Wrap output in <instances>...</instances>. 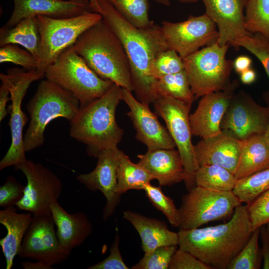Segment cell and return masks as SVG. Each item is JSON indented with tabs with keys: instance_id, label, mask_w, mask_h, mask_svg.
<instances>
[{
	"instance_id": "cell-15",
	"label": "cell",
	"mask_w": 269,
	"mask_h": 269,
	"mask_svg": "<svg viewBox=\"0 0 269 269\" xmlns=\"http://www.w3.org/2000/svg\"><path fill=\"white\" fill-rule=\"evenodd\" d=\"M269 118V107L258 104L249 95L240 91L232 98L222 120V131L243 141L264 134Z\"/></svg>"
},
{
	"instance_id": "cell-13",
	"label": "cell",
	"mask_w": 269,
	"mask_h": 269,
	"mask_svg": "<svg viewBox=\"0 0 269 269\" xmlns=\"http://www.w3.org/2000/svg\"><path fill=\"white\" fill-rule=\"evenodd\" d=\"M163 35L169 49L184 58L204 46L217 42L219 33L216 24L205 13L179 22H161Z\"/></svg>"
},
{
	"instance_id": "cell-5",
	"label": "cell",
	"mask_w": 269,
	"mask_h": 269,
	"mask_svg": "<svg viewBox=\"0 0 269 269\" xmlns=\"http://www.w3.org/2000/svg\"><path fill=\"white\" fill-rule=\"evenodd\" d=\"M80 102L69 91L47 79L42 80L26 105L30 122L23 136L26 152L42 146L47 125L59 117L71 121L80 109Z\"/></svg>"
},
{
	"instance_id": "cell-21",
	"label": "cell",
	"mask_w": 269,
	"mask_h": 269,
	"mask_svg": "<svg viewBox=\"0 0 269 269\" xmlns=\"http://www.w3.org/2000/svg\"><path fill=\"white\" fill-rule=\"evenodd\" d=\"M137 156V163L156 179L160 186H171L184 181L189 190L193 188L194 181L186 172L178 150L159 149Z\"/></svg>"
},
{
	"instance_id": "cell-29",
	"label": "cell",
	"mask_w": 269,
	"mask_h": 269,
	"mask_svg": "<svg viewBox=\"0 0 269 269\" xmlns=\"http://www.w3.org/2000/svg\"><path fill=\"white\" fill-rule=\"evenodd\" d=\"M195 186L219 191H232L238 179L235 174L216 164L199 166L194 174Z\"/></svg>"
},
{
	"instance_id": "cell-17",
	"label": "cell",
	"mask_w": 269,
	"mask_h": 269,
	"mask_svg": "<svg viewBox=\"0 0 269 269\" xmlns=\"http://www.w3.org/2000/svg\"><path fill=\"white\" fill-rule=\"evenodd\" d=\"M122 100L129 108L127 115L136 131L135 138L147 146V151L174 149L176 144L167 129L160 123L148 105L140 102L132 92L123 88Z\"/></svg>"
},
{
	"instance_id": "cell-38",
	"label": "cell",
	"mask_w": 269,
	"mask_h": 269,
	"mask_svg": "<svg viewBox=\"0 0 269 269\" xmlns=\"http://www.w3.org/2000/svg\"><path fill=\"white\" fill-rule=\"evenodd\" d=\"M4 62L20 65L28 71L36 70L39 64L38 60L28 50L13 44L0 47V63Z\"/></svg>"
},
{
	"instance_id": "cell-27",
	"label": "cell",
	"mask_w": 269,
	"mask_h": 269,
	"mask_svg": "<svg viewBox=\"0 0 269 269\" xmlns=\"http://www.w3.org/2000/svg\"><path fill=\"white\" fill-rule=\"evenodd\" d=\"M8 44L22 46L31 52L39 63L40 36L36 16L24 18L12 27L2 26L0 29V46Z\"/></svg>"
},
{
	"instance_id": "cell-41",
	"label": "cell",
	"mask_w": 269,
	"mask_h": 269,
	"mask_svg": "<svg viewBox=\"0 0 269 269\" xmlns=\"http://www.w3.org/2000/svg\"><path fill=\"white\" fill-rule=\"evenodd\" d=\"M25 187L14 176H8L0 187V206L6 208L16 206L24 196Z\"/></svg>"
},
{
	"instance_id": "cell-22",
	"label": "cell",
	"mask_w": 269,
	"mask_h": 269,
	"mask_svg": "<svg viewBox=\"0 0 269 269\" xmlns=\"http://www.w3.org/2000/svg\"><path fill=\"white\" fill-rule=\"evenodd\" d=\"M242 144V141L222 131L216 135L202 138L194 147L199 166L216 164L234 174Z\"/></svg>"
},
{
	"instance_id": "cell-7",
	"label": "cell",
	"mask_w": 269,
	"mask_h": 269,
	"mask_svg": "<svg viewBox=\"0 0 269 269\" xmlns=\"http://www.w3.org/2000/svg\"><path fill=\"white\" fill-rule=\"evenodd\" d=\"M40 36L39 66L36 69L43 79L47 67L66 48L73 45L89 28L103 19L101 14L87 12L67 18L36 16Z\"/></svg>"
},
{
	"instance_id": "cell-42",
	"label": "cell",
	"mask_w": 269,
	"mask_h": 269,
	"mask_svg": "<svg viewBox=\"0 0 269 269\" xmlns=\"http://www.w3.org/2000/svg\"><path fill=\"white\" fill-rule=\"evenodd\" d=\"M169 269H212L189 252L178 248L171 259Z\"/></svg>"
},
{
	"instance_id": "cell-31",
	"label": "cell",
	"mask_w": 269,
	"mask_h": 269,
	"mask_svg": "<svg viewBox=\"0 0 269 269\" xmlns=\"http://www.w3.org/2000/svg\"><path fill=\"white\" fill-rule=\"evenodd\" d=\"M131 24L138 28L154 24L149 19V0H106Z\"/></svg>"
},
{
	"instance_id": "cell-40",
	"label": "cell",
	"mask_w": 269,
	"mask_h": 269,
	"mask_svg": "<svg viewBox=\"0 0 269 269\" xmlns=\"http://www.w3.org/2000/svg\"><path fill=\"white\" fill-rule=\"evenodd\" d=\"M253 230L269 222V189L247 205Z\"/></svg>"
},
{
	"instance_id": "cell-20",
	"label": "cell",
	"mask_w": 269,
	"mask_h": 269,
	"mask_svg": "<svg viewBox=\"0 0 269 269\" xmlns=\"http://www.w3.org/2000/svg\"><path fill=\"white\" fill-rule=\"evenodd\" d=\"M14 8L3 26L10 28L22 19L44 15L54 18H67L93 12L88 0H12Z\"/></svg>"
},
{
	"instance_id": "cell-43",
	"label": "cell",
	"mask_w": 269,
	"mask_h": 269,
	"mask_svg": "<svg viewBox=\"0 0 269 269\" xmlns=\"http://www.w3.org/2000/svg\"><path fill=\"white\" fill-rule=\"evenodd\" d=\"M120 237L118 233L112 243L109 255L103 261L87 268L88 269H128L121 254L119 245Z\"/></svg>"
},
{
	"instance_id": "cell-33",
	"label": "cell",
	"mask_w": 269,
	"mask_h": 269,
	"mask_svg": "<svg viewBox=\"0 0 269 269\" xmlns=\"http://www.w3.org/2000/svg\"><path fill=\"white\" fill-rule=\"evenodd\" d=\"M245 11L247 30L259 33L269 40V0H248Z\"/></svg>"
},
{
	"instance_id": "cell-11",
	"label": "cell",
	"mask_w": 269,
	"mask_h": 269,
	"mask_svg": "<svg viewBox=\"0 0 269 269\" xmlns=\"http://www.w3.org/2000/svg\"><path fill=\"white\" fill-rule=\"evenodd\" d=\"M14 167L21 171L27 180L24 196L16 206L33 215L51 213V205L58 201L62 192L59 177L47 167L30 160Z\"/></svg>"
},
{
	"instance_id": "cell-18",
	"label": "cell",
	"mask_w": 269,
	"mask_h": 269,
	"mask_svg": "<svg viewBox=\"0 0 269 269\" xmlns=\"http://www.w3.org/2000/svg\"><path fill=\"white\" fill-rule=\"evenodd\" d=\"M238 86V81L234 80L225 90L202 97L196 109L189 116L193 135L205 138L222 132V120Z\"/></svg>"
},
{
	"instance_id": "cell-2",
	"label": "cell",
	"mask_w": 269,
	"mask_h": 269,
	"mask_svg": "<svg viewBox=\"0 0 269 269\" xmlns=\"http://www.w3.org/2000/svg\"><path fill=\"white\" fill-rule=\"evenodd\" d=\"M253 231L247 205L241 204L225 223L180 230L178 248L189 252L212 269H227Z\"/></svg>"
},
{
	"instance_id": "cell-32",
	"label": "cell",
	"mask_w": 269,
	"mask_h": 269,
	"mask_svg": "<svg viewBox=\"0 0 269 269\" xmlns=\"http://www.w3.org/2000/svg\"><path fill=\"white\" fill-rule=\"evenodd\" d=\"M158 92L159 97H171L190 104L195 99L185 70L159 78Z\"/></svg>"
},
{
	"instance_id": "cell-3",
	"label": "cell",
	"mask_w": 269,
	"mask_h": 269,
	"mask_svg": "<svg viewBox=\"0 0 269 269\" xmlns=\"http://www.w3.org/2000/svg\"><path fill=\"white\" fill-rule=\"evenodd\" d=\"M122 100V87L114 84L103 96L80 107L70 121L71 137L87 145L90 156L97 157L104 149L118 146L124 131L117 123L116 111Z\"/></svg>"
},
{
	"instance_id": "cell-10",
	"label": "cell",
	"mask_w": 269,
	"mask_h": 269,
	"mask_svg": "<svg viewBox=\"0 0 269 269\" xmlns=\"http://www.w3.org/2000/svg\"><path fill=\"white\" fill-rule=\"evenodd\" d=\"M0 79L7 87L11 98L8 112L11 142L4 156L0 161V169L23 163L27 159L24 147L23 130L28 118L21 109V103L30 85L42 79L36 70L25 72L19 68H11L6 74L0 73Z\"/></svg>"
},
{
	"instance_id": "cell-48",
	"label": "cell",
	"mask_w": 269,
	"mask_h": 269,
	"mask_svg": "<svg viewBox=\"0 0 269 269\" xmlns=\"http://www.w3.org/2000/svg\"><path fill=\"white\" fill-rule=\"evenodd\" d=\"M240 79L244 84H250L256 80V72L253 69L249 68L241 73Z\"/></svg>"
},
{
	"instance_id": "cell-53",
	"label": "cell",
	"mask_w": 269,
	"mask_h": 269,
	"mask_svg": "<svg viewBox=\"0 0 269 269\" xmlns=\"http://www.w3.org/2000/svg\"><path fill=\"white\" fill-rule=\"evenodd\" d=\"M265 225H266V229H267V232H268V236H269V222H268Z\"/></svg>"
},
{
	"instance_id": "cell-36",
	"label": "cell",
	"mask_w": 269,
	"mask_h": 269,
	"mask_svg": "<svg viewBox=\"0 0 269 269\" xmlns=\"http://www.w3.org/2000/svg\"><path fill=\"white\" fill-rule=\"evenodd\" d=\"M229 46L238 50L243 47L254 54L261 62L269 78V40L259 33L240 37L230 42Z\"/></svg>"
},
{
	"instance_id": "cell-8",
	"label": "cell",
	"mask_w": 269,
	"mask_h": 269,
	"mask_svg": "<svg viewBox=\"0 0 269 269\" xmlns=\"http://www.w3.org/2000/svg\"><path fill=\"white\" fill-rule=\"evenodd\" d=\"M229 45L217 42L182 58L184 70L195 99L222 91L230 84L234 62L226 59Z\"/></svg>"
},
{
	"instance_id": "cell-28",
	"label": "cell",
	"mask_w": 269,
	"mask_h": 269,
	"mask_svg": "<svg viewBox=\"0 0 269 269\" xmlns=\"http://www.w3.org/2000/svg\"><path fill=\"white\" fill-rule=\"evenodd\" d=\"M153 180L154 178L151 174L122 152L117 173V192L120 196L129 190H143Z\"/></svg>"
},
{
	"instance_id": "cell-37",
	"label": "cell",
	"mask_w": 269,
	"mask_h": 269,
	"mask_svg": "<svg viewBox=\"0 0 269 269\" xmlns=\"http://www.w3.org/2000/svg\"><path fill=\"white\" fill-rule=\"evenodd\" d=\"M178 246H161L144 253V256L132 269H168Z\"/></svg>"
},
{
	"instance_id": "cell-50",
	"label": "cell",
	"mask_w": 269,
	"mask_h": 269,
	"mask_svg": "<svg viewBox=\"0 0 269 269\" xmlns=\"http://www.w3.org/2000/svg\"><path fill=\"white\" fill-rule=\"evenodd\" d=\"M264 135L268 145L269 146V118L266 131L264 133Z\"/></svg>"
},
{
	"instance_id": "cell-9",
	"label": "cell",
	"mask_w": 269,
	"mask_h": 269,
	"mask_svg": "<svg viewBox=\"0 0 269 269\" xmlns=\"http://www.w3.org/2000/svg\"><path fill=\"white\" fill-rule=\"evenodd\" d=\"M241 202L232 191H219L195 186L182 195L178 209L180 230L201 227L228 217Z\"/></svg>"
},
{
	"instance_id": "cell-4",
	"label": "cell",
	"mask_w": 269,
	"mask_h": 269,
	"mask_svg": "<svg viewBox=\"0 0 269 269\" xmlns=\"http://www.w3.org/2000/svg\"><path fill=\"white\" fill-rule=\"evenodd\" d=\"M73 47L101 78L134 91L128 58L116 34L103 20L85 31Z\"/></svg>"
},
{
	"instance_id": "cell-51",
	"label": "cell",
	"mask_w": 269,
	"mask_h": 269,
	"mask_svg": "<svg viewBox=\"0 0 269 269\" xmlns=\"http://www.w3.org/2000/svg\"><path fill=\"white\" fill-rule=\"evenodd\" d=\"M157 3L163 5L164 6H169L170 5V0H154Z\"/></svg>"
},
{
	"instance_id": "cell-1",
	"label": "cell",
	"mask_w": 269,
	"mask_h": 269,
	"mask_svg": "<svg viewBox=\"0 0 269 269\" xmlns=\"http://www.w3.org/2000/svg\"><path fill=\"white\" fill-rule=\"evenodd\" d=\"M103 19L120 39L127 54L135 98L149 105L158 98V79L153 71L155 58L169 49L160 26L138 28L128 22L106 0H98Z\"/></svg>"
},
{
	"instance_id": "cell-6",
	"label": "cell",
	"mask_w": 269,
	"mask_h": 269,
	"mask_svg": "<svg viewBox=\"0 0 269 269\" xmlns=\"http://www.w3.org/2000/svg\"><path fill=\"white\" fill-rule=\"evenodd\" d=\"M44 77L74 94L80 108L100 98L114 84L99 76L74 50H64L45 70Z\"/></svg>"
},
{
	"instance_id": "cell-19",
	"label": "cell",
	"mask_w": 269,
	"mask_h": 269,
	"mask_svg": "<svg viewBox=\"0 0 269 269\" xmlns=\"http://www.w3.org/2000/svg\"><path fill=\"white\" fill-rule=\"evenodd\" d=\"M205 14L216 24L219 37L217 43L220 46L240 37L252 36L245 27V9L248 0H201Z\"/></svg>"
},
{
	"instance_id": "cell-25",
	"label": "cell",
	"mask_w": 269,
	"mask_h": 269,
	"mask_svg": "<svg viewBox=\"0 0 269 269\" xmlns=\"http://www.w3.org/2000/svg\"><path fill=\"white\" fill-rule=\"evenodd\" d=\"M33 214L17 212L14 206L0 211V223L6 229V236L0 239V245L6 262V269H11L13 261L18 255L21 245L30 224Z\"/></svg>"
},
{
	"instance_id": "cell-30",
	"label": "cell",
	"mask_w": 269,
	"mask_h": 269,
	"mask_svg": "<svg viewBox=\"0 0 269 269\" xmlns=\"http://www.w3.org/2000/svg\"><path fill=\"white\" fill-rule=\"evenodd\" d=\"M269 189V166L237 180L233 190L241 203L252 202Z\"/></svg>"
},
{
	"instance_id": "cell-23",
	"label": "cell",
	"mask_w": 269,
	"mask_h": 269,
	"mask_svg": "<svg viewBox=\"0 0 269 269\" xmlns=\"http://www.w3.org/2000/svg\"><path fill=\"white\" fill-rule=\"evenodd\" d=\"M50 211L57 228L58 241L70 253L74 248L81 246L91 235L92 224L83 212L70 214L58 201L51 205Z\"/></svg>"
},
{
	"instance_id": "cell-16",
	"label": "cell",
	"mask_w": 269,
	"mask_h": 269,
	"mask_svg": "<svg viewBox=\"0 0 269 269\" xmlns=\"http://www.w3.org/2000/svg\"><path fill=\"white\" fill-rule=\"evenodd\" d=\"M122 150L118 146L101 150L94 169L77 176V180L89 190L100 191L106 198L102 216L106 221L115 212L121 201L117 192V173Z\"/></svg>"
},
{
	"instance_id": "cell-44",
	"label": "cell",
	"mask_w": 269,
	"mask_h": 269,
	"mask_svg": "<svg viewBox=\"0 0 269 269\" xmlns=\"http://www.w3.org/2000/svg\"><path fill=\"white\" fill-rule=\"evenodd\" d=\"M260 238L262 243L261 253L263 259V268L269 269V237L266 225L260 228Z\"/></svg>"
},
{
	"instance_id": "cell-49",
	"label": "cell",
	"mask_w": 269,
	"mask_h": 269,
	"mask_svg": "<svg viewBox=\"0 0 269 269\" xmlns=\"http://www.w3.org/2000/svg\"><path fill=\"white\" fill-rule=\"evenodd\" d=\"M92 11L95 12L99 13L101 14L102 9L100 5L98 2V0H88Z\"/></svg>"
},
{
	"instance_id": "cell-39",
	"label": "cell",
	"mask_w": 269,
	"mask_h": 269,
	"mask_svg": "<svg viewBox=\"0 0 269 269\" xmlns=\"http://www.w3.org/2000/svg\"><path fill=\"white\" fill-rule=\"evenodd\" d=\"M184 70L182 58L174 50L168 49L157 55L153 64V71L158 80L161 77Z\"/></svg>"
},
{
	"instance_id": "cell-52",
	"label": "cell",
	"mask_w": 269,
	"mask_h": 269,
	"mask_svg": "<svg viewBox=\"0 0 269 269\" xmlns=\"http://www.w3.org/2000/svg\"><path fill=\"white\" fill-rule=\"evenodd\" d=\"M177 0L181 3H188L196 2L200 0Z\"/></svg>"
},
{
	"instance_id": "cell-14",
	"label": "cell",
	"mask_w": 269,
	"mask_h": 269,
	"mask_svg": "<svg viewBox=\"0 0 269 269\" xmlns=\"http://www.w3.org/2000/svg\"><path fill=\"white\" fill-rule=\"evenodd\" d=\"M51 213L33 215L18 256L50 266L62 263L70 253L60 244Z\"/></svg>"
},
{
	"instance_id": "cell-47",
	"label": "cell",
	"mask_w": 269,
	"mask_h": 269,
	"mask_svg": "<svg viewBox=\"0 0 269 269\" xmlns=\"http://www.w3.org/2000/svg\"><path fill=\"white\" fill-rule=\"evenodd\" d=\"M22 267L24 269H53L50 266L43 262L35 261L31 262L29 261L23 262L21 263Z\"/></svg>"
},
{
	"instance_id": "cell-24",
	"label": "cell",
	"mask_w": 269,
	"mask_h": 269,
	"mask_svg": "<svg viewBox=\"0 0 269 269\" xmlns=\"http://www.w3.org/2000/svg\"><path fill=\"white\" fill-rule=\"evenodd\" d=\"M123 218L138 233L144 253L159 247L178 244V233L169 230L163 221L129 210L124 212Z\"/></svg>"
},
{
	"instance_id": "cell-35",
	"label": "cell",
	"mask_w": 269,
	"mask_h": 269,
	"mask_svg": "<svg viewBox=\"0 0 269 269\" xmlns=\"http://www.w3.org/2000/svg\"><path fill=\"white\" fill-rule=\"evenodd\" d=\"M143 190L151 204L163 213L173 227L179 228L180 223L179 210L173 200L163 193L161 187L148 183L145 185Z\"/></svg>"
},
{
	"instance_id": "cell-34",
	"label": "cell",
	"mask_w": 269,
	"mask_h": 269,
	"mask_svg": "<svg viewBox=\"0 0 269 269\" xmlns=\"http://www.w3.org/2000/svg\"><path fill=\"white\" fill-rule=\"evenodd\" d=\"M260 228L255 229L246 244L233 259L227 269H259L262 256L259 245Z\"/></svg>"
},
{
	"instance_id": "cell-26",
	"label": "cell",
	"mask_w": 269,
	"mask_h": 269,
	"mask_svg": "<svg viewBox=\"0 0 269 269\" xmlns=\"http://www.w3.org/2000/svg\"><path fill=\"white\" fill-rule=\"evenodd\" d=\"M269 166V146L264 134L253 135L242 141L239 161L234 173L238 180Z\"/></svg>"
},
{
	"instance_id": "cell-45",
	"label": "cell",
	"mask_w": 269,
	"mask_h": 269,
	"mask_svg": "<svg viewBox=\"0 0 269 269\" xmlns=\"http://www.w3.org/2000/svg\"><path fill=\"white\" fill-rule=\"evenodd\" d=\"M10 94L6 85L3 82L0 86V121L1 122L7 116L8 111L6 110V104L8 101H11V98L8 97Z\"/></svg>"
},
{
	"instance_id": "cell-12",
	"label": "cell",
	"mask_w": 269,
	"mask_h": 269,
	"mask_svg": "<svg viewBox=\"0 0 269 269\" xmlns=\"http://www.w3.org/2000/svg\"><path fill=\"white\" fill-rule=\"evenodd\" d=\"M153 104L156 113L166 125L186 172L194 181V174L199 165L191 139L189 112L192 104L169 96L159 97Z\"/></svg>"
},
{
	"instance_id": "cell-46",
	"label": "cell",
	"mask_w": 269,
	"mask_h": 269,
	"mask_svg": "<svg viewBox=\"0 0 269 269\" xmlns=\"http://www.w3.org/2000/svg\"><path fill=\"white\" fill-rule=\"evenodd\" d=\"M233 62V67L236 72L241 74L250 68L252 61L248 56L241 55L237 57Z\"/></svg>"
}]
</instances>
